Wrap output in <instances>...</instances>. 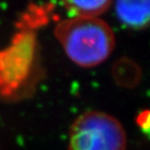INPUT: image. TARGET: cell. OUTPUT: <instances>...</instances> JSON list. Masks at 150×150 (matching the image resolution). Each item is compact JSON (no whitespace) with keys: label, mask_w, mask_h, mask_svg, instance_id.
I'll return each instance as SVG.
<instances>
[{"label":"cell","mask_w":150,"mask_h":150,"mask_svg":"<svg viewBox=\"0 0 150 150\" xmlns=\"http://www.w3.org/2000/svg\"><path fill=\"white\" fill-rule=\"evenodd\" d=\"M54 35L69 59L84 68L103 63L115 47L112 28L99 18L66 19L55 26Z\"/></svg>","instance_id":"1"},{"label":"cell","mask_w":150,"mask_h":150,"mask_svg":"<svg viewBox=\"0 0 150 150\" xmlns=\"http://www.w3.org/2000/svg\"><path fill=\"white\" fill-rule=\"evenodd\" d=\"M37 38L25 28L17 33L5 49L0 51V97H13L21 92L35 74Z\"/></svg>","instance_id":"2"},{"label":"cell","mask_w":150,"mask_h":150,"mask_svg":"<svg viewBox=\"0 0 150 150\" xmlns=\"http://www.w3.org/2000/svg\"><path fill=\"white\" fill-rule=\"evenodd\" d=\"M68 150H126L125 131L112 116L90 110L73 122Z\"/></svg>","instance_id":"3"},{"label":"cell","mask_w":150,"mask_h":150,"mask_svg":"<svg viewBox=\"0 0 150 150\" xmlns=\"http://www.w3.org/2000/svg\"><path fill=\"white\" fill-rule=\"evenodd\" d=\"M116 14L128 27L136 29L146 27L150 24V1H118Z\"/></svg>","instance_id":"4"},{"label":"cell","mask_w":150,"mask_h":150,"mask_svg":"<svg viewBox=\"0 0 150 150\" xmlns=\"http://www.w3.org/2000/svg\"><path fill=\"white\" fill-rule=\"evenodd\" d=\"M62 4L72 18H96L103 14L112 4L110 1H65Z\"/></svg>","instance_id":"5"},{"label":"cell","mask_w":150,"mask_h":150,"mask_svg":"<svg viewBox=\"0 0 150 150\" xmlns=\"http://www.w3.org/2000/svg\"><path fill=\"white\" fill-rule=\"evenodd\" d=\"M139 124L145 128V127H150V112H142L139 117Z\"/></svg>","instance_id":"6"}]
</instances>
